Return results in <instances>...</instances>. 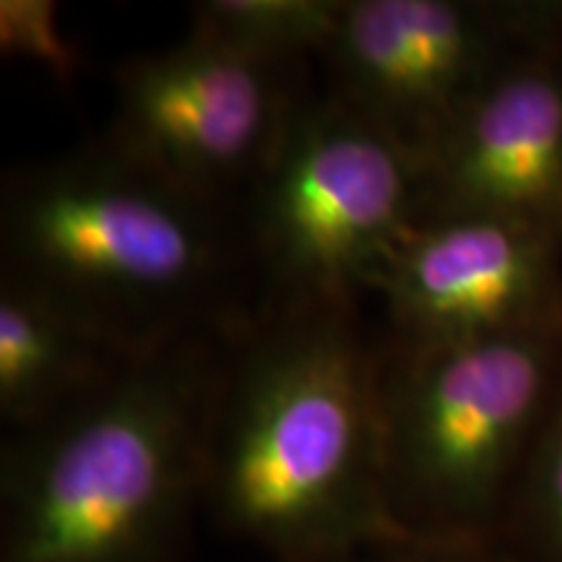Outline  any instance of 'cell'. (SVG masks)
Wrapping results in <instances>:
<instances>
[{"label": "cell", "mask_w": 562, "mask_h": 562, "mask_svg": "<svg viewBox=\"0 0 562 562\" xmlns=\"http://www.w3.org/2000/svg\"><path fill=\"white\" fill-rule=\"evenodd\" d=\"M290 562H372L370 554H334V558H313V560H290Z\"/></svg>", "instance_id": "obj_14"}, {"label": "cell", "mask_w": 562, "mask_h": 562, "mask_svg": "<svg viewBox=\"0 0 562 562\" xmlns=\"http://www.w3.org/2000/svg\"><path fill=\"white\" fill-rule=\"evenodd\" d=\"M562 375V321L381 344L385 492L406 537H497Z\"/></svg>", "instance_id": "obj_4"}, {"label": "cell", "mask_w": 562, "mask_h": 562, "mask_svg": "<svg viewBox=\"0 0 562 562\" xmlns=\"http://www.w3.org/2000/svg\"><path fill=\"white\" fill-rule=\"evenodd\" d=\"M227 331L131 355L58 417L5 432L0 562L186 560Z\"/></svg>", "instance_id": "obj_3"}, {"label": "cell", "mask_w": 562, "mask_h": 562, "mask_svg": "<svg viewBox=\"0 0 562 562\" xmlns=\"http://www.w3.org/2000/svg\"><path fill=\"white\" fill-rule=\"evenodd\" d=\"M305 66L256 58L188 30L175 45L117 68L102 138L182 191L235 206L311 102Z\"/></svg>", "instance_id": "obj_6"}, {"label": "cell", "mask_w": 562, "mask_h": 562, "mask_svg": "<svg viewBox=\"0 0 562 562\" xmlns=\"http://www.w3.org/2000/svg\"><path fill=\"white\" fill-rule=\"evenodd\" d=\"M497 537L526 562H562V375Z\"/></svg>", "instance_id": "obj_12"}, {"label": "cell", "mask_w": 562, "mask_h": 562, "mask_svg": "<svg viewBox=\"0 0 562 562\" xmlns=\"http://www.w3.org/2000/svg\"><path fill=\"white\" fill-rule=\"evenodd\" d=\"M419 220L417 154L331 94H313L243 201L256 305L360 307Z\"/></svg>", "instance_id": "obj_5"}, {"label": "cell", "mask_w": 562, "mask_h": 562, "mask_svg": "<svg viewBox=\"0 0 562 562\" xmlns=\"http://www.w3.org/2000/svg\"><path fill=\"white\" fill-rule=\"evenodd\" d=\"M372 562H526L501 537H398L370 550Z\"/></svg>", "instance_id": "obj_13"}, {"label": "cell", "mask_w": 562, "mask_h": 562, "mask_svg": "<svg viewBox=\"0 0 562 562\" xmlns=\"http://www.w3.org/2000/svg\"><path fill=\"white\" fill-rule=\"evenodd\" d=\"M562 40V3L344 0L321 60L328 91L422 157L484 81L524 47Z\"/></svg>", "instance_id": "obj_7"}, {"label": "cell", "mask_w": 562, "mask_h": 562, "mask_svg": "<svg viewBox=\"0 0 562 562\" xmlns=\"http://www.w3.org/2000/svg\"><path fill=\"white\" fill-rule=\"evenodd\" d=\"M203 510L271 562L398 537L385 492L381 344L360 307L256 305L224 339Z\"/></svg>", "instance_id": "obj_1"}, {"label": "cell", "mask_w": 562, "mask_h": 562, "mask_svg": "<svg viewBox=\"0 0 562 562\" xmlns=\"http://www.w3.org/2000/svg\"><path fill=\"white\" fill-rule=\"evenodd\" d=\"M422 220L501 214L562 229V40L524 47L419 157Z\"/></svg>", "instance_id": "obj_9"}, {"label": "cell", "mask_w": 562, "mask_h": 562, "mask_svg": "<svg viewBox=\"0 0 562 562\" xmlns=\"http://www.w3.org/2000/svg\"><path fill=\"white\" fill-rule=\"evenodd\" d=\"M344 0H201L191 32L256 58L307 63L326 53Z\"/></svg>", "instance_id": "obj_11"}, {"label": "cell", "mask_w": 562, "mask_h": 562, "mask_svg": "<svg viewBox=\"0 0 562 562\" xmlns=\"http://www.w3.org/2000/svg\"><path fill=\"white\" fill-rule=\"evenodd\" d=\"M131 355L19 281L0 277V419L32 430L94 393Z\"/></svg>", "instance_id": "obj_10"}, {"label": "cell", "mask_w": 562, "mask_h": 562, "mask_svg": "<svg viewBox=\"0 0 562 562\" xmlns=\"http://www.w3.org/2000/svg\"><path fill=\"white\" fill-rule=\"evenodd\" d=\"M248 266L232 206L161 180L104 138L3 182L0 277L125 355L235 326L250 311Z\"/></svg>", "instance_id": "obj_2"}, {"label": "cell", "mask_w": 562, "mask_h": 562, "mask_svg": "<svg viewBox=\"0 0 562 562\" xmlns=\"http://www.w3.org/2000/svg\"><path fill=\"white\" fill-rule=\"evenodd\" d=\"M372 297L389 341L442 344L562 321V229L501 214H438L414 224Z\"/></svg>", "instance_id": "obj_8"}]
</instances>
